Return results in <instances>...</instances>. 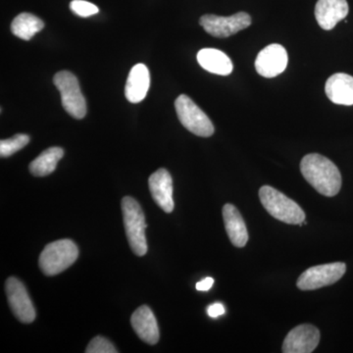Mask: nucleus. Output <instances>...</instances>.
Masks as SVG:
<instances>
[{
    "mask_svg": "<svg viewBox=\"0 0 353 353\" xmlns=\"http://www.w3.org/2000/svg\"><path fill=\"white\" fill-rule=\"evenodd\" d=\"M301 171L304 179L323 196L332 197L340 192L341 172L328 158L318 153L305 155L301 162Z\"/></svg>",
    "mask_w": 353,
    "mask_h": 353,
    "instance_id": "1",
    "label": "nucleus"
},
{
    "mask_svg": "<svg viewBox=\"0 0 353 353\" xmlns=\"http://www.w3.org/2000/svg\"><path fill=\"white\" fill-rule=\"evenodd\" d=\"M128 243L134 254L143 256L148 253L145 236V216L136 199L125 196L121 202Z\"/></svg>",
    "mask_w": 353,
    "mask_h": 353,
    "instance_id": "2",
    "label": "nucleus"
},
{
    "mask_svg": "<svg viewBox=\"0 0 353 353\" xmlns=\"http://www.w3.org/2000/svg\"><path fill=\"white\" fill-rule=\"evenodd\" d=\"M259 199L267 212L281 222L299 225L305 220V213L296 201L270 185H264L259 190Z\"/></svg>",
    "mask_w": 353,
    "mask_h": 353,
    "instance_id": "3",
    "label": "nucleus"
},
{
    "mask_svg": "<svg viewBox=\"0 0 353 353\" xmlns=\"http://www.w3.org/2000/svg\"><path fill=\"white\" fill-rule=\"evenodd\" d=\"M79 250L71 240L53 241L43 248L39 256V267L44 275L55 276L75 263Z\"/></svg>",
    "mask_w": 353,
    "mask_h": 353,
    "instance_id": "4",
    "label": "nucleus"
},
{
    "mask_svg": "<svg viewBox=\"0 0 353 353\" xmlns=\"http://www.w3.org/2000/svg\"><path fill=\"white\" fill-rule=\"evenodd\" d=\"M53 83L61 94L65 111L76 119H83L87 114V102L77 77L69 71L58 72L53 78Z\"/></svg>",
    "mask_w": 353,
    "mask_h": 353,
    "instance_id": "5",
    "label": "nucleus"
},
{
    "mask_svg": "<svg viewBox=\"0 0 353 353\" xmlns=\"http://www.w3.org/2000/svg\"><path fill=\"white\" fill-rule=\"evenodd\" d=\"M179 120L183 127L202 138H209L214 134V126L203 111L188 95L181 94L175 101Z\"/></svg>",
    "mask_w": 353,
    "mask_h": 353,
    "instance_id": "6",
    "label": "nucleus"
},
{
    "mask_svg": "<svg viewBox=\"0 0 353 353\" xmlns=\"http://www.w3.org/2000/svg\"><path fill=\"white\" fill-rule=\"evenodd\" d=\"M347 271L343 262L318 265L311 267L301 274L296 285L301 290H314L331 285L340 281Z\"/></svg>",
    "mask_w": 353,
    "mask_h": 353,
    "instance_id": "7",
    "label": "nucleus"
},
{
    "mask_svg": "<svg viewBox=\"0 0 353 353\" xmlns=\"http://www.w3.org/2000/svg\"><path fill=\"white\" fill-rule=\"evenodd\" d=\"M199 24L210 36L225 39L248 29L252 25V17L245 12L236 13L229 17L206 14L199 19Z\"/></svg>",
    "mask_w": 353,
    "mask_h": 353,
    "instance_id": "8",
    "label": "nucleus"
},
{
    "mask_svg": "<svg viewBox=\"0 0 353 353\" xmlns=\"http://www.w3.org/2000/svg\"><path fill=\"white\" fill-rule=\"evenodd\" d=\"M7 299L13 314L24 324H30L36 319V309L28 294L26 287L17 278L7 279L6 284Z\"/></svg>",
    "mask_w": 353,
    "mask_h": 353,
    "instance_id": "9",
    "label": "nucleus"
},
{
    "mask_svg": "<svg viewBox=\"0 0 353 353\" xmlns=\"http://www.w3.org/2000/svg\"><path fill=\"white\" fill-rule=\"evenodd\" d=\"M288 62L289 57L284 46L273 43L260 51L255 60V69L264 78H274L285 71Z\"/></svg>",
    "mask_w": 353,
    "mask_h": 353,
    "instance_id": "10",
    "label": "nucleus"
},
{
    "mask_svg": "<svg viewBox=\"0 0 353 353\" xmlns=\"http://www.w3.org/2000/svg\"><path fill=\"white\" fill-rule=\"evenodd\" d=\"M320 332L310 324L299 325L285 336L283 352L310 353L319 345Z\"/></svg>",
    "mask_w": 353,
    "mask_h": 353,
    "instance_id": "11",
    "label": "nucleus"
},
{
    "mask_svg": "<svg viewBox=\"0 0 353 353\" xmlns=\"http://www.w3.org/2000/svg\"><path fill=\"white\" fill-rule=\"evenodd\" d=\"M153 201L166 213L174 210L173 180L170 173L164 168L158 169L148 180Z\"/></svg>",
    "mask_w": 353,
    "mask_h": 353,
    "instance_id": "12",
    "label": "nucleus"
},
{
    "mask_svg": "<svg viewBox=\"0 0 353 353\" xmlns=\"http://www.w3.org/2000/svg\"><path fill=\"white\" fill-rule=\"evenodd\" d=\"M350 7L347 0H318L315 18L323 30L330 31L347 17Z\"/></svg>",
    "mask_w": 353,
    "mask_h": 353,
    "instance_id": "13",
    "label": "nucleus"
},
{
    "mask_svg": "<svg viewBox=\"0 0 353 353\" xmlns=\"http://www.w3.org/2000/svg\"><path fill=\"white\" fill-rule=\"evenodd\" d=\"M131 323L132 328L141 341L148 345H157L160 333L157 318L152 309L146 305L141 306L132 315Z\"/></svg>",
    "mask_w": 353,
    "mask_h": 353,
    "instance_id": "14",
    "label": "nucleus"
},
{
    "mask_svg": "<svg viewBox=\"0 0 353 353\" xmlns=\"http://www.w3.org/2000/svg\"><path fill=\"white\" fill-rule=\"evenodd\" d=\"M325 92L334 104L353 105V77L345 73L334 74L327 80Z\"/></svg>",
    "mask_w": 353,
    "mask_h": 353,
    "instance_id": "15",
    "label": "nucleus"
},
{
    "mask_svg": "<svg viewBox=\"0 0 353 353\" xmlns=\"http://www.w3.org/2000/svg\"><path fill=\"white\" fill-rule=\"evenodd\" d=\"M150 85V74L145 64H137L130 71L125 87L126 99L132 103H139L145 99Z\"/></svg>",
    "mask_w": 353,
    "mask_h": 353,
    "instance_id": "16",
    "label": "nucleus"
},
{
    "mask_svg": "<svg viewBox=\"0 0 353 353\" xmlns=\"http://www.w3.org/2000/svg\"><path fill=\"white\" fill-rule=\"evenodd\" d=\"M223 219L230 241L236 248H243L248 241V229L240 211L233 204H225Z\"/></svg>",
    "mask_w": 353,
    "mask_h": 353,
    "instance_id": "17",
    "label": "nucleus"
},
{
    "mask_svg": "<svg viewBox=\"0 0 353 353\" xmlns=\"http://www.w3.org/2000/svg\"><path fill=\"white\" fill-rule=\"evenodd\" d=\"M197 62L209 73L228 76L233 72L234 65L227 54L215 48H203L197 53Z\"/></svg>",
    "mask_w": 353,
    "mask_h": 353,
    "instance_id": "18",
    "label": "nucleus"
},
{
    "mask_svg": "<svg viewBox=\"0 0 353 353\" xmlns=\"http://www.w3.org/2000/svg\"><path fill=\"white\" fill-rule=\"evenodd\" d=\"M64 157L63 148L53 146L48 148L30 164L29 169L32 176H46L55 171L58 162Z\"/></svg>",
    "mask_w": 353,
    "mask_h": 353,
    "instance_id": "19",
    "label": "nucleus"
},
{
    "mask_svg": "<svg viewBox=\"0 0 353 353\" xmlns=\"http://www.w3.org/2000/svg\"><path fill=\"white\" fill-rule=\"evenodd\" d=\"M44 28V23L31 13H21L11 24V32L14 36L24 41H30Z\"/></svg>",
    "mask_w": 353,
    "mask_h": 353,
    "instance_id": "20",
    "label": "nucleus"
},
{
    "mask_svg": "<svg viewBox=\"0 0 353 353\" xmlns=\"http://www.w3.org/2000/svg\"><path fill=\"white\" fill-rule=\"evenodd\" d=\"M30 137L28 134H18L12 138L1 139L0 141V157H9L14 153L19 152L29 143Z\"/></svg>",
    "mask_w": 353,
    "mask_h": 353,
    "instance_id": "21",
    "label": "nucleus"
},
{
    "mask_svg": "<svg viewBox=\"0 0 353 353\" xmlns=\"http://www.w3.org/2000/svg\"><path fill=\"white\" fill-rule=\"evenodd\" d=\"M72 12L79 17L87 18L99 12V7L85 0H73L70 3Z\"/></svg>",
    "mask_w": 353,
    "mask_h": 353,
    "instance_id": "22",
    "label": "nucleus"
},
{
    "mask_svg": "<svg viewBox=\"0 0 353 353\" xmlns=\"http://www.w3.org/2000/svg\"><path fill=\"white\" fill-rule=\"evenodd\" d=\"M87 353H117L118 350H116L115 347L109 341L108 339L103 338V336H95L88 343Z\"/></svg>",
    "mask_w": 353,
    "mask_h": 353,
    "instance_id": "23",
    "label": "nucleus"
},
{
    "mask_svg": "<svg viewBox=\"0 0 353 353\" xmlns=\"http://www.w3.org/2000/svg\"><path fill=\"white\" fill-rule=\"evenodd\" d=\"M208 314L211 318H217L219 316L225 314V307L223 304L214 303L209 306L208 308Z\"/></svg>",
    "mask_w": 353,
    "mask_h": 353,
    "instance_id": "24",
    "label": "nucleus"
},
{
    "mask_svg": "<svg viewBox=\"0 0 353 353\" xmlns=\"http://www.w3.org/2000/svg\"><path fill=\"white\" fill-rule=\"evenodd\" d=\"M213 284H214V280L212 278H205L201 282L197 283L196 288L197 290H201V292H208L212 288Z\"/></svg>",
    "mask_w": 353,
    "mask_h": 353,
    "instance_id": "25",
    "label": "nucleus"
}]
</instances>
